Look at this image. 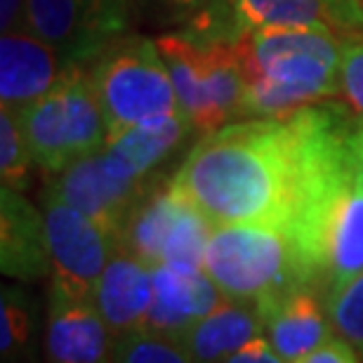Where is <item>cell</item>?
Listing matches in <instances>:
<instances>
[{
    "mask_svg": "<svg viewBox=\"0 0 363 363\" xmlns=\"http://www.w3.org/2000/svg\"><path fill=\"white\" fill-rule=\"evenodd\" d=\"M297 191L290 220L307 283L330 297L363 272V118L342 99L293 116Z\"/></svg>",
    "mask_w": 363,
    "mask_h": 363,
    "instance_id": "obj_1",
    "label": "cell"
},
{
    "mask_svg": "<svg viewBox=\"0 0 363 363\" xmlns=\"http://www.w3.org/2000/svg\"><path fill=\"white\" fill-rule=\"evenodd\" d=\"M213 224L290 227L297 135L290 118H245L206 133L170 179Z\"/></svg>",
    "mask_w": 363,
    "mask_h": 363,
    "instance_id": "obj_2",
    "label": "cell"
},
{
    "mask_svg": "<svg viewBox=\"0 0 363 363\" xmlns=\"http://www.w3.org/2000/svg\"><path fill=\"white\" fill-rule=\"evenodd\" d=\"M245 74L243 118H290L340 97L345 38L321 28H267L236 40Z\"/></svg>",
    "mask_w": 363,
    "mask_h": 363,
    "instance_id": "obj_3",
    "label": "cell"
},
{
    "mask_svg": "<svg viewBox=\"0 0 363 363\" xmlns=\"http://www.w3.org/2000/svg\"><path fill=\"white\" fill-rule=\"evenodd\" d=\"M19 121L33 163L48 175L97 154L108 142L92 71L85 67L64 71L43 97L19 111Z\"/></svg>",
    "mask_w": 363,
    "mask_h": 363,
    "instance_id": "obj_4",
    "label": "cell"
},
{
    "mask_svg": "<svg viewBox=\"0 0 363 363\" xmlns=\"http://www.w3.org/2000/svg\"><path fill=\"white\" fill-rule=\"evenodd\" d=\"M203 272L227 300L238 302H259L307 283L293 236L276 224H215Z\"/></svg>",
    "mask_w": 363,
    "mask_h": 363,
    "instance_id": "obj_5",
    "label": "cell"
},
{
    "mask_svg": "<svg viewBox=\"0 0 363 363\" xmlns=\"http://www.w3.org/2000/svg\"><path fill=\"white\" fill-rule=\"evenodd\" d=\"M179 106L203 135L241 116L245 74L236 40H196L168 33L156 40Z\"/></svg>",
    "mask_w": 363,
    "mask_h": 363,
    "instance_id": "obj_6",
    "label": "cell"
},
{
    "mask_svg": "<svg viewBox=\"0 0 363 363\" xmlns=\"http://www.w3.org/2000/svg\"><path fill=\"white\" fill-rule=\"evenodd\" d=\"M108 137L182 111L156 40L123 38L92 64Z\"/></svg>",
    "mask_w": 363,
    "mask_h": 363,
    "instance_id": "obj_7",
    "label": "cell"
},
{
    "mask_svg": "<svg viewBox=\"0 0 363 363\" xmlns=\"http://www.w3.org/2000/svg\"><path fill=\"white\" fill-rule=\"evenodd\" d=\"M43 217L50 252V293L92 300L99 276L118 250V238L48 186L43 191Z\"/></svg>",
    "mask_w": 363,
    "mask_h": 363,
    "instance_id": "obj_8",
    "label": "cell"
},
{
    "mask_svg": "<svg viewBox=\"0 0 363 363\" xmlns=\"http://www.w3.org/2000/svg\"><path fill=\"white\" fill-rule=\"evenodd\" d=\"M130 0H26L28 31L71 67L94 64L125 38Z\"/></svg>",
    "mask_w": 363,
    "mask_h": 363,
    "instance_id": "obj_9",
    "label": "cell"
},
{
    "mask_svg": "<svg viewBox=\"0 0 363 363\" xmlns=\"http://www.w3.org/2000/svg\"><path fill=\"white\" fill-rule=\"evenodd\" d=\"M151 186L154 179L135 182L116 175L106 165L101 149L48 179L50 191L85 213L116 238H121L123 224Z\"/></svg>",
    "mask_w": 363,
    "mask_h": 363,
    "instance_id": "obj_10",
    "label": "cell"
},
{
    "mask_svg": "<svg viewBox=\"0 0 363 363\" xmlns=\"http://www.w3.org/2000/svg\"><path fill=\"white\" fill-rule=\"evenodd\" d=\"M262 316V335L288 363H302L335 335L325 297L300 283L255 302Z\"/></svg>",
    "mask_w": 363,
    "mask_h": 363,
    "instance_id": "obj_11",
    "label": "cell"
},
{
    "mask_svg": "<svg viewBox=\"0 0 363 363\" xmlns=\"http://www.w3.org/2000/svg\"><path fill=\"white\" fill-rule=\"evenodd\" d=\"M116 337L92 300L50 293L45 363H113Z\"/></svg>",
    "mask_w": 363,
    "mask_h": 363,
    "instance_id": "obj_12",
    "label": "cell"
},
{
    "mask_svg": "<svg viewBox=\"0 0 363 363\" xmlns=\"http://www.w3.org/2000/svg\"><path fill=\"white\" fill-rule=\"evenodd\" d=\"M67 64L45 40L28 28L14 33H3L0 38V106L10 111H24L28 104L43 97Z\"/></svg>",
    "mask_w": 363,
    "mask_h": 363,
    "instance_id": "obj_13",
    "label": "cell"
},
{
    "mask_svg": "<svg viewBox=\"0 0 363 363\" xmlns=\"http://www.w3.org/2000/svg\"><path fill=\"white\" fill-rule=\"evenodd\" d=\"M154 274V304L144 330L156 335L182 340L196 321L210 314L224 295L206 272H179L172 267H151Z\"/></svg>",
    "mask_w": 363,
    "mask_h": 363,
    "instance_id": "obj_14",
    "label": "cell"
},
{
    "mask_svg": "<svg viewBox=\"0 0 363 363\" xmlns=\"http://www.w3.org/2000/svg\"><path fill=\"white\" fill-rule=\"evenodd\" d=\"M92 304L104 318L108 330L113 333V337L142 330L154 304L151 267L118 245L94 286Z\"/></svg>",
    "mask_w": 363,
    "mask_h": 363,
    "instance_id": "obj_15",
    "label": "cell"
},
{
    "mask_svg": "<svg viewBox=\"0 0 363 363\" xmlns=\"http://www.w3.org/2000/svg\"><path fill=\"white\" fill-rule=\"evenodd\" d=\"M0 269L17 281L50 274L45 217L17 189H0Z\"/></svg>",
    "mask_w": 363,
    "mask_h": 363,
    "instance_id": "obj_16",
    "label": "cell"
},
{
    "mask_svg": "<svg viewBox=\"0 0 363 363\" xmlns=\"http://www.w3.org/2000/svg\"><path fill=\"white\" fill-rule=\"evenodd\" d=\"M194 130L196 128L191 118L184 111H179L168 118L140 123V125L108 137L101 156L116 175L147 182L158 165L168 161Z\"/></svg>",
    "mask_w": 363,
    "mask_h": 363,
    "instance_id": "obj_17",
    "label": "cell"
},
{
    "mask_svg": "<svg viewBox=\"0 0 363 363\" xmlns=\"http://www.w3.org/2000/svg\"><path fill=\"white\" fill-rule=\"evenodd\" d=\"M259 335L262 316L257 304L224 297L222 304H217L182 335L179 345L194 363H224Z\"/></svg>",
    "mask_w": 363,
    "mask_h": 363,
    "instance_id": "obj_18",
    "label": "cell"
},
{
    "mask_svg": "<svg viewBox=\"0 0 363 363\" xmlns=\"http://www.w3.org/2000/svg\"><path fill=\"white\" fill-rule=\"evenodd\" d=\"M184 206L186 199L172 189L170 182L163 186L154 184L123 224L118 245L144 264L158 267Z\"/></svg>",
    "mask_w": 363,
    "mask_h": 363,
    "instance_id": "obj_19",
    "label": "cell"
},
{
    "mask_svg": "<svg viewBox=\"0 0 363 363\" xmlns=\"http://www.w3.org/2000/svg\"><path fill=\"white\" fill-rule=\"evenodd\" d=\"M229 17L236 38L267 28L333 31L325 0H229Z\"/></svg>",
    "mask_w": 363,
    "mask_h": 363,
    "instance_id": "obj_20",
    "label": "cell"
},
{
    "mask_svg": "<svg viewBox=\"0 0 363 363\" xmlns=\"http://www.w3.org/2000/svg\"><path fill=\"white\" fill-rule=\"evenodd\" d=\"M0 359L3 363H24L31 354L35 335V302L19 286H5L0 293Z\"/></svg>",
    "mask_w": 363,
    "mask_h": 363,
    "instance_id": "obj_21",
    "label": "cell"
},
{
    "mask_svg": "<svg viewBox=\"0 0 363 363\" xmlns=\"http://www.w3.org/2000/svg\"><path fill=\"white\" fill-rule=\"evenodd\" d=\"M33 156L26 144L17 111L0 106V177L3 186L24 191L31 175Z\"/></svg>",
    "mask_w": 363,
    "mask_h": 363,
    "instance_id": "obj_22",
    "label": "cell"
},
{
    "mask_svg": "<svg viewBox=\"0 0 363 363\" xmlns=\"http://www.w3.org/2000/svg\"><path fill=\"white\" fill-rule=\"evenodd\" d=\"M113 363H194L177 340L156 335L151 330H135L116 337Z\"/></svg>",
    "mask_w": 363,
    "mask_h": 363,
    "instance_id": "obj_23",
    "label": "cell"
},
{
    "mask_svg": "<svg viewBox=\"0 0 363 363\" xmlns=\"http://www.w3.org/2000/svg\"><path fill=\"white\" fill-rule=\"evenodd\" d=\"M325 309L335 335L347 340L363 359V272L337 293L325 297Z\"/></svg>",
    "mask_w": 363,
    "mask_h": 363,
    "instance_id": "obj_24",
    "label": "cell"
},
{
    "mask_svg": "<svg viewBox=\"0 0 363 363\" xmlns=\"http://www.w3.org/2000/svg\"><path fill=\"white\" fill-rule=\"evenodd\" d=\"M177 10L191 14V28L184 33L196 40H238L229 17V0H168Z\"/></svg>",
    "mask_w": 363,
    "mask_h": 363,
    "instance_id": "obj_25",
    "label": "cell"
},
{
    "mask_svg": "<svg viewBox=\"0 0 363 363\" xmlns=\"http://www.w3.org/2000/svg\"><path fill=\"white\" fill-rule=\"evenodd\" d=\"M340 99L363 118V35L345 38L340 67Z\"/></svg>",
    "mask_w": 363,
    "mask_h": 363,
    "instance_id": "obj_26",
    "label": "cell"
},
{
    "mask_svg": "<svg viewBox=\"0 0 363 363\" xmlns=\"http://www.w3.org/2000/svg\"><path fill=\"white\" fill-rule=\"evenodd\" d=\"M359 352L342 340L340 335H333L323 347H318L314 354H309L302 363H361Z\"/></svg>",
    "mask_w": 363,
    "mask_h": 363,
    "instance_id": "obj_27",
    "label": "cell"
},
{
    "mask_svg": "<svg viewBox=\"0 0 363 363\" xmlns=\"http://www.w3.org/2000/svg\"><path fill=\"white\" fill-rule=\"evenodd\" d=\"M224 363H288V361L283 359L269 342H267L264 335H259V337L252 340V342L245 345L243 350L231 354Z\"/></svg>",
    "mask_w": 363,
    "mask_h": 363,
    "instance_id": "obj_28",
    "label": "cell"
},
{
    "mask_svg": "<svg viewBox=\"0 0 363 363\" xmlns=\"http://www.w3.org/2000/svg\"><path fill=\"white\" fill-rule=\"evenodd\" d=\"M26 26V0H0V31L14 33Z\"/></svg>",
    "mask_w": 363,
    "mask_h": 363,
    "instance_id": "obj_29",
    "label": "cell"
}]
</instances>
